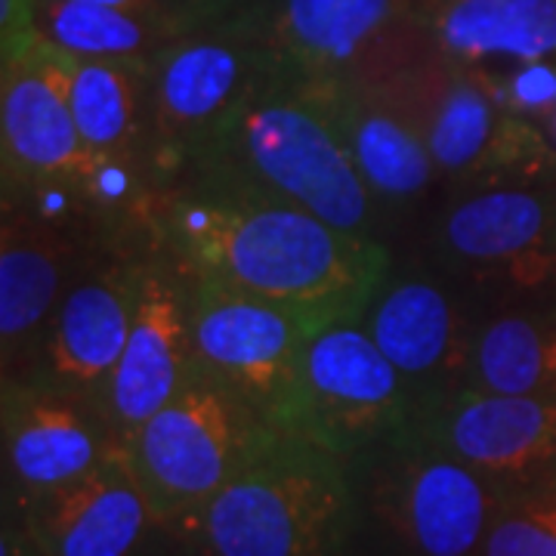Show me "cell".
Here are the masks:
<instances>
[{"label": "cell", "instance_id": "cell-12", "mask_svg": "<svg viewBox=\"0 0 556 556\" xmlns=\"http://www.w3.org/2000/svg\"><path fill=\"white\" fill-rule=\"evenodd\" d=\"M195 375L192 309L182 306L167 278L139 276L134 328L102 390V408L121 442L161 412Z\"/></svg>", "mask_w": 556, "mask_h": 556}, {"label": "cell", "instance_id": "cell-21", "mask_svg": "<svg viewBox=\"0 0 556 556\" xmlns=\"http://www.w3.org/2000/svg\"><path fill=\"white\" fill-rule=\"evenodd\" d=\"M40 35L78 60L155 62L189 28L90 0H38Z\"/></svg>", "mask_w": 556, "mask_h": 556}, {"label": "cell", "instance_id": "cell-25", "mask_svg": "<svg viewBox=\"0 0 556 556\" xmlns=\"http://www.w3.org/2000/svg\"><path fill=\"white\" fill-rule=\"evenodd\" d=\"M482 556H556V504L526 501L497 510Z\"/></svg>", "mask_w": 556, "mask_h": 556}, {"label": "cell", "instance_id": "cell-10", "mask_svg": "<svg viewBox=\"0 0 556 556\" xmlns=\"http://www.w3.org/2000/svg\"><path fill=\"white\" fill-rule=\"evenodd\" d=\"M78 56L40 38L22 60L3 62L0 127L3 152L35 177H75L93 182L102 161L84 146L72 112V78Z\"/></svg>", "mask_w": 556, "mask_h": 556}, {"label": "cell", "instance_id": "cell-22", "mask_svg": "<svg viewBox=\"0 0 556 556\" xmlns=\"http://www.w3.org/2000/svg\"><path fill=\"white\" fill-rule=\"evenodd\" d=\"M152 62L78 60L72 78V112L84 146L100 161L124 155L149 124Z\"/></svg>", "mask_w": 556, "mask_h": 556}, {"label": "cell", "instance_id": "cell-19", "mask_svg": "<svg viewBox=\"0 0 556 556\" xmlns=\"http://www.w3.org/2000/svg\"><path fill=\"white\" fill-rule=\"evenodd\" d=\"M365 328L408 380L433 378L455 365V306L430 281L408 278L383 291L368 306Z\"/></svg>", "mask_w": 556, "mask_h": 556}, {"label": "cell", "instance_id": "cell-3", "mask_svg": "<svg viewBox=\"0 0 556 556\" xmlns=\"http://www.w3.org/2000/svg\"><path fill=\"white\" fill-rule=\"evenodd\" d=\"M350 519L340 455L266 427L192 519L211 556H334Z\"/></svg>", "mask_w": 556, "mask_h": 556}, {"label": "cell", "instance_id": "cell-13", "mask_svg": "<svg viewBox=\"0 0 556 556\" xmlns=\"http://www.w3.org/2000/svg\"><path fill=\"white\" fill-rule=\"evenodd\" d=\"M415 0H281L269 20L278 56L321 80H368L390 56L393 31L412 22Z\"/></svg>", "mask_w": 556, "mask_h": 556}, {"label": "cell", "instance_id": "cell-14", "mask_svg": "<svg viewBox=\"0 0 556 556\" xmlns=\"http://www.w3.org/2000/svg\"><path fill=\"white\" fill-rule=\"evenodd\" d=\"M43 556H127L155 519L124 442L78 482L35 501Z\"/></svg>", "mask_w": 556, "mask_h": 556}, {"label": "cell", "instance_id": "cell-7", "mask_svg": "<svg viewBox=\"0 0 556 556\" xmlns=\"http://www.w3.org/2000/svg\"><path fill=\"white\" fill-rule=\"evenodd\" d=\"M328 321L201 281L192 300V343L199 371L244 399L273 427L294 390L298 358L313 331Z\"/></svg>", "mask_w": 556, "mask_h": 556}, {"label": "cell", "instance_id": "cell-20", "mask_svg": "<svg viewBox=\"0 0 556 556\" xmlns=\"http://www.w3.org/2000/svg\"><path fill=\"white\" fill-rule=\"evenodd\" d=\"M65 241L22 214H7L0 239V338L3 353L40 331L60 306Z\"/></svg>", "mask_w": 556, "mask_h": 556}, {"label": "cell", "instance_id": "cell-26", "mask_svg": "<svg viewBox=\"0 0 556 556\" xmlns=\"http://www.w3.org/2000/svg\"><path fill=\"white\" fill-rule=\"evenodd\" d=\"M90 3L149 13V16H159V20L177 22L189 31L236 20V16H244V13H257V10H244L241 0H90Z\"/></svg>", "mask_w": 556, "mask_h": 556}, {"label": "cell", "instance_id": "cell-15", "mask_svg": "<svg viewBox=\"0 0 556 556\" xmlns=\"http://www.w3.org/2000/svg\"><path fill=\"white\" fill-rule=\"evenodd\" d=\"M412 22L430 53L477 75L556 60V0H415Z\"/></svg>", "mask_w": 556, "mask_h": 556}, {"label": "cell", "instance_id": "cell-6", "mask_svg": "<svg viewBox=\"0 0 556 556\" xmlns=\"http://www.w3.org/2000/svg\"><path fill=\"white\" fill-rule=\"evenodd\" d=\"M405 415L408 378L358 318H338L303 343L294 390L273 427L343 457L396 430Z\"/></svg>", "mask_w": 556, "mask_h": 556}, {"label": "cell", "instance_id": "cell-24", "mask_svg": "<svg viewBox=\"0 0 556 556\" xmlns=\"http://www.w3.org/2000/svg\"><path fill=\"white\" fill-rule=\"evenodd\" d=\"M470 390L556 399V318L501 316L473 340Z\"/></svg>", "mask_w": 556, "mask_h": 556}, {"label": "cell", "instance_id": "cell-9", "mask_svg": "<svg viewBox=\"0 0 556 556\" xmlns=\"http://www.w3.org/2000/svg\"><path fill=\"white\" fill-rule=\"evenodd\" d=\"M375 510L417 556H473L497 504L479 470L430 445L402 452L380 470Z\"/></svg>", "mask_w": 556, "mask_h": 556}, {"label": "cell", "instance_id": "cell-2", "mask_svg": "<svg viewBox=\"0 0 556 556\" xmlns=\"http://www.w3.org/2000/svg\"><path fill=\"white\" fill-rule=\"evenodd\" d=\"M204 161L236 174V189L288 201L343 232L368 236L371 189L334 127L325 80L300 75L285 60Z\"/></svg>", "mask_w": 556, "mask_h": 556}, {"label": "cell", "instance_id": "cell-8", "mask_svg": "<svg viewBox=\"0 0 556 556\" xmlns=\"http://www.w3.org/2000/svg\"><path fill=\"white\" fill-rule=\"evenodd\" d=\"M420 124L439 174H470L519 161L535 146V130L504 109L489 80L448 65L437 53L378 78Z\"/></svg>", "mask_w": 556, "mask_h": 556}, {"label": "cell", "instance_id": "cell-18", "mask_svg": "<svg viewBox=\"0 0 556 556\" xmlns=\"http://www.w3.org/2000/svg\"><path fill=\"white\" fill-rule=\"evenodd\" d=\"M137 294L139 276H97L60 300L47 325L53 387L80 396L105 390L134 328Z\"/></svg>", "mask_w": 556, "mask_h": 556}, {"label": "cell", "instance_id": "cell-1", "mask_svg": "<svg viewBox=\"0 0 556 556\" xmlns=\"http://www.w3.org/2000/svg\"><path fill=\"white\" fill-rule=\"evenodd\" d=\"M177 239L201 281L318 321L362 316L387 273V251L375 239L251 189L182 204Z\"/></svg>", "mask_w": 556, "mask_h": 556}, {"label": "cell", "instance_id": "cell-23", "mask_svg": "<svg viewBox=\"0 0 556 556\" xmlns=\"http://www.w3.org/2000/svg\"><path fill=\"white\" fill-rule=\"evenodd\" d=\"M547 232V207L529 189H489L457 201L445 217V244L467 263L504 266L535 254Z\"/></svg>", "mask_w": 556, "mask_h": 556}, {"label": "cell", "instance_id": "cell-28", "mask_svg": "<svg viewBox=\"0 0 556 556\" xmlns=\"http://www.w3.org/2000/svg\"><path fill=\"white\" fill-rule=\"evenodd\" d=\"M544 130H547V137L554 139V146H556V109L551 112V118L544 121Z\"/></svg>", "mask_w": 556, "mask_h": 556}, {"label": "cell", "instance_id": "cell-4", "mask_svg": "<svg viewBox=\"0 0 556 556\" xmlns=\"http://www.w3.org/2000/svg\"><path fill=\"white\" fill-rule=\"evenodd\" d=\"M278 62L269 22H260V13L207 25L170 43L152 62L149 127L161 155L204 159Z\"/></svg>", "mask_w": 556, "mask_h": 556}, {"label": "cell", "instance_id": "cell-11", "mask_svg": "<svg viewBox=\"0 0 556 556\" xmlns=\"http://www.w3.org/2000/svg\"><path fill=\"white\" fill-rule=\"evenodd\" d=\"M87 396L60 387L22 390L7 399L3 457L16 485L43 497L78 482L115 452L121 439L109 415Z\"/></svg>", "mask_w": 556, "mask_h": 556}, {"label": "cell", "instance_id": "cell-5", "mask_svg": "<svg viewBox=\"0 0 556 556\" xmlns=\"http://www.w3.org/2000/svg\"><path fill=\"white\" fill-rule=\"evenodd\" d=\"M260 415L219 380L199 371L161 412L139 424L124 448L155 519H192L236 477Z\"/></svg>", "mask_w": 556, "mask_h": 556}, {"label": "cell", "instance_id": "cell-17", "mask_svg": "<svg viewBox=\"0 0 556 556\" xmlns=\"http://www.w3.org/2000/svg\"><path fill=\"white\" fill-rule=\"evenodd\" d=\"M427 442L482 477H517L556 457V399L467 390L452 399Z\"/></svg>", "mask_w": 556, "mask_h": 556}, {"label": "cell", "instance_id": "cell-27", "mask_svg": "<svg viewBox=\"0 0 556 556\" xmlns=\"http://www.w3.org/2000/svg\"><path fill=\"white\" fill-rule=\"evenodd\" d=\"M40 38L38 0H0V60H22Z\"/></svg>", "mask_w": 556, "mask_h": 556}, {"label": "cell", "instance_id": "cell-16", "mask_svg": "<svg viewBox=\"0 0 556 556\" xmlns=\"http://www.w3.org/2000/svg\"><path fill=\"white\" fill-rule=\"evenodd\" d=\"M325 102L371 192L383 199H415L437 177L420 124L383 84L325 80Z\"/></svg>", "mask_w": 556, "mask_h": 556}]
</instances>
